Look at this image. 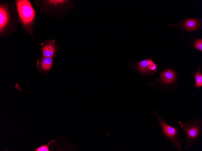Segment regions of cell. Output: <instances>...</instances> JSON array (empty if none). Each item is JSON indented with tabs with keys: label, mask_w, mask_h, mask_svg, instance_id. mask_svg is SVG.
I'll list each match as a JSON object with an SVG mask.
<instances>
[{
	"label": "cell",
	"mask_w": 202,
	"mask_h": 151,
	"mask_svg": "<svg viewBox=\"0 0 202 151\" xmlns=\"http://www.w3.org/2000/svg\"><path fill=\"white\" fill-rule=\"evenodd\" d=\"M174 123L180 126L183 129L185 150H188L199 141L202 136L201 118L198 117L184 121L175 119Z\"/></svg>",
	"instance_id": "cell-1"
},
{
	"label": "cell",
	"mask_w": 202,
	"mask_h": 151,
	"mask_svg": "<svg viewBox=\"0 0 202 151\" xmlns=\"http://www.w3.org/2000/svg\"><path fill=\"white\" fill-rule=\"evenodd\" d=\"M161 82L164 83L171 84L174 80L175 74L171 70H168L161 74Z\"/></svg>",
	"instance_id": "cell-6"
},
{
	"label": "cell",
	"mask_w": 202,
	"mask_h": 151,
	"mask_svg": "<svg viewBox=\"0 0 202 151\" xmlns=\"http://www.w3.org/2000/svg\"><path fill=\"white\" fill-rule=\"evenodd\" d=\"M195 86L197 88H200L202 86V75L201 74L197 71L195 75Z\"/></svg>",
	"instance_id": "cell-10"
},
{
	"label": "cell",
	"mask_w": 202,
	"mask_h": 151,
	"mask_svg": "<svg viewBox=\"0 0 202 151\" xmlns=\"http://www.w3.org/2000/svg\"><path fill=\"white\" fill-rule=\"evenodd\" d=\"M195 48L199 49L201 51H202V40L198 39L196 42L195 45Z\"/></svg>",
	"instance_id": "cell-12"
},
{
	"label": "cell",
	"mask_w": 202,
	"mask_h": 151,
	"mask_svg": "<svg viewBox=\"0 0 202 151\" xmlns=\"http://www.w3.org/2000/svg\"><path fill=\"white\" fill-rule=\"evenodd\" d=\"M49 147L48 146L45 145L38 148L36 151H49Z\"/></svg>",
	"instance_id": "cell-13"
},
{
	"label": "cell",
	"mask_w": 202,
	"mask_h": 151,
	"mask_svg": "<svg viewBox=\"0 0 202 151\" xmlns=\"http://www.w3.org/2000/svg\"><path fill=\"white\" fill-rule=\"evenodd\" d=\"M200 24L198 20L193 19H189L185 21L184 27L188 30H195Z\"/></svg>",
	"instance_id": "cell-8"
},
{
	"label": "cell",
	"mask_w": 202,
	"mask_h": 151,
	"mask_svg": "<svg viewBox=\"0 0 202 151\" xmlns=\"http://www.w3.org/2000/svg\"><path fill=\"white\" fill-rule=\"evenodd\" d=\"M16 4L19 17L24 25L29 24L33 20L35 12L29 1L19 0Z\"/></svg>",
	"instance_id": "cell-3"
},
{
	"label": "cell",
	"mask_w": 202,
	"mask_h": 151,
	"mask_svg": "<svg viewBox=\"0 0 202 151\" xmlns=\"http://www.w3.org/2000/svg\"><path fill=\"white\" fill-rule=\"evenodd\" d=\"M149 59H147L144 60L138 63V68L142 72L145 73L148 71V66Z\"/></svg>",
	"instance_id": "cell-9"
},
{
	"label": "cell",
	"mask_w": 202,
	"mask_h": 151,
	"mask_svg": "<svg viewBox=\"0 0 202 151\" xmlns=\"http://www.w3.org/2000/svg\"><path fill=\"white\" fill-rule=\"evenodd\" d=\"M153 113L157 121L161 135L178 151H182L184 140L180 134L178 126H171L164 117L158 114L155 111H154Z\"/></svg>",
	"instance_id": "cell-2"
},
{
	"label": "cell",
	"mask_w": 202,
	"mask_h": 151,
	"mask_svg": "<svg viewBox=\"0 0 202 151\" xmlns=\"http://www.w3.org/2000/svg\"><path fill=\"white\" fill-rule=\"evenodd\" d=\"M53 58L41 56L38 59L37 67L38 71L46 75L48 74L53 64Z\"/></svg>",
	"instance_id": "cell-5"
},
{
	"label": "cell",
	"mask_w": 202,
	"mask_h": 151,
	"mask_svg": "<svg viewBox=\"0 0 202 151\" xmlns=\"http://www.w3.org/2000/svg\"><path fill=\"white\" fill-rule=\"evenodd\" d=\"M156 67V65L151 59H150L148 66V69L152 71H154L155 70Z\"/></svg>",
	"instance_id": "cell-11"
},
{
	"label": "cell",
	"mask_w": 202,
	"mask_h": 151,
	"mask_svg": "<svg viewBox=\"0 0 202 151\" xmlns=\"http://www.w3.org/2000/svg\"><path fill=\"white\" fill-rule=\"evenodd\" d=\"M60 45L52 39L47 40L41 43L40 51L42 56L52 57L57 55L59 50Z\"/></svg>",
	"instance_id": "cell-4"
},
{
	"label": "cell",
	"mask_w": 202,
	"mask_h": 151,
	"mask_svg": "<svg viewBox=\"0 0 202 151\" xmlns=\"http://www.w3.org/2000/svg\"><path fill=\"white\" fill-rule=\"evenodd\" d=\"M8 15L6 9L1 5L0 7V29L1 31L6 24Z\"/></svg>",
	"instance_id": "cell-7"
}]
</instances>
